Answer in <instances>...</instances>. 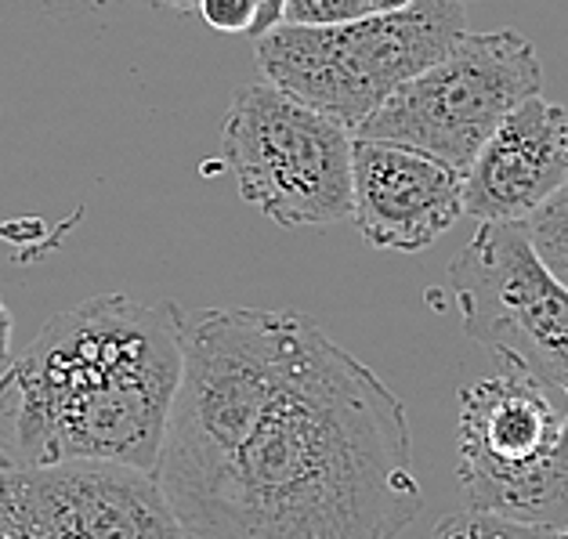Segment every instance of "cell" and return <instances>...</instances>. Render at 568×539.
I'll return each mask as SVG.
<instances>
[{"instance_id": "10", "label": "cell", "mask_w": 568, "mask_h": 539, "mask_svg": "<svg viewBox=\"0 0 568 539\" xmlns=\"http://www.w3.org/2000/svg\"><path fill=\"white\" fill-rule=\"evenodd\" d=\"M568 182V113L547 99L510 109L464 174V214L521 221Z\"/></svg>"}, {"instance_id": "8", "label": "cell", "mask_w": 568, "mask_h": 539, "mask_svg": "<svg viewBox=\"0 0 568 539\" xmlns=\"http://www.w3.org/2000/svg\"><path fill=\"white\" fill-rule=\"evenodd\" d=\"M0 539H189L152 471L109 460L0 467Z\"/></svg>"}, {"instance_id": "18", "label": "cell", "mask_w": 568, "mask_h": 539, "mask_svg": "<svg viewBox=\"0 0 568 539\" xmlns=\"http://www.w3.org/2000/svg\"><path fill=\"white\" fill-rule=\"evenodd\" d=\"M168 8H174V11H196L200 8V0H163Z\"/></svg>"}, {"instance_id": "5", "label": "cell", "mask_w": 568, "mask_h": 539, "mask_svg": "<svg viewBox=\"0 0 568 539\" xmlns=\"http://www.w3.org/2000/svg\"><path fill=\"white\" fill-rule=\"evenodd\" d=\"M544 65L515 30L464 33L449 54L402 84L355 138L417 149L467 174L510 109L539 94Z\"/></svg>"}, {"instance_id": "14", "label": "cell", "mask_w": 568, "mask_h": 539, "mask_svg": "<svg viewBox=\"0 0 568 539\" xmlns=\"http://www.w3.org/2000/svg\"><path fill=\"white\" fill-rule=\"evenodd\" d=\"M196 11L217 33H251L254 26V0H200Z\"/></svg>"}, {"instance_id": "6", "label": "cell", "mask_w": 568, "mask_h": 539, "mask_svg": "<svg viewBox=\"0 0 568 539\" xmlns=\"http://www.w3.org/2000/svg\"><path fill=\"white\" fill-rule=\"evenodd\" d=\"M464 334L504 366L568 395V286L518 221H481L449 265Z\"/></svg>"}, {"instance_id": "15", "label": "cell", "mask_w": 568, "mask_h": 539, "mask_svg": "<svg viewBox=\"0 0 568 539\" xmlns=\"http://www.w3.org/2000/svg\"><path fill=\"white\" fill-rule=\"evenodd\" d=\"M283 8L286 0H254V26L246 37H265L268 30H275V26H283Z\"/></svg>"}, {"instance_id": "11", "label": "cell", "mask_w": 568, "mask_h": 539, "mask_svg": "<svg viewBox=\"0 0 568 539\" xmlns=\"http://www.w3.org/2000/svg\"><path fill=\"white\" fill-rule=\"evenodd\" d=\"M427 539H568L561 525H539V521H518L493 515V510H460L438 521V529Z\"/></svg>"}, {"instance_id": "1", "label": "cell", "mask_w": 568, "mask_h": 539, "mask_svg": "<svg viewBox=\"0 0 568 539\" xmlns=\"http://www.w3.org/2000/svg\"><path fill=\"white\" fill-rule=\"evenodd\" d=\"M156 481L189 539H398L424 507L402 398L312 319L243 424Z\"/></svg>"}, {"instance_id": "17", "label": "cell", "mask_w": 568, "mask_h": 539, "mask_svg": "<svg viewBox=\"0 0 568 539\" xmlns=\"http://www.w3.org/2000/svg\"><path fill=\"white\" fill-rule=\"evenodd\" d=\"M369 11H402V8H409L413 0H366Z\"/></svg>"}, {"instance_id": "9", "label": "cell", "mask_w": 568, "mask_h": 539, "mask_svg": "<svg viewBox=\"0 0 568 539\" xmlns=\"http://www.w3.org/2000/svg\"><path fill=\"white\" fill-rule=\"evenodd\" d=\"M464 214V174L417 149L355 138L352 221L377 251L417 254Z\"/></svg>"}, {"instance_id": "2", "label": "cell", "mask_w": 568, "mask_h": 539, "mask_svg": "<svg viewBox=\"0 0 568 539\" xmlns=\"http://www.w3.org/2000/svg\"><path fill=\"white\" fill-rule=\"evenodd\" d=\"M185 312L102 294L59 312L0 373V467L109 460L156 475Z\"/></svg>"}, {"instance_id": "7", "label": "cell", "mask_w": 568, "mask_h": 539, "mask_svg": "<svg viewBox=\"0 0 568 539\" xmlns=\"http://www.w3.org/2000/svg\"><path fill=\"white\" fill-rule=\"evenodd\" d=\"M565 431L550 388L504 366L460 391L456 478L470 510L536 521L544 475Z\"/></svg>"}, {"instance_id": "13", "label": "cell", "mask_w": 568, "mask_h": 539, "mask_svg": "<svg viewBox=\"0 0 568 539\" xmlns=\"http://www.w3.org/2000/svg\"><path fill=\"white\" fill-rule=\"evenodd\" d=\"M373 16L366 0H286V26H341Z\"/></svg>"}, {"instance_id": "4", "label": "cell", "mask_w": 568, "mask_h": 539, "mask_svg": "<svg viewBox=\"0 0 568 539\" xmlns=\"http://www.w3.org/2000/svg\"><path fill=\"white\" fill-rule=\"evenodd\" d=\"M355 134L275 84L232 99L221 152L240 196L283 228H329L352 217Z\"/></svg>"}, {"instance_id": "19", "label": "cell", "mask_w": 568, "mask_h": 539, "mask_svg": "<svg viewBox=\"0 0 568 539\" xmlns=\"http://www.w3.org/2000/svg\"><path fill=\"white\" fill-rule=\"evenodd\" d=\"M460 4H464V0H460Z\"/></svg>"}, {"instance_id": "3", "label": "cell", "mask_w": 568, "mask_h": 539, "mask_svg": "<svg viewBox=\"0 0 568 539\" xmlns=\"http://www.w3.org/2000/svg\"><path fill=\"white\" fill-rule=\"evenodd\" d=\"M460 0H413L402 11H373L341 26H275L257 37V69L352 134L435 65L467 33Z\"/></svg>"}, {"instance_id": "16", "label": "cell", "mask_w": 568, "mask_h": 539, "mask_svg": "<svg viewBox=\"0 0 568 539\" xmlns=\"http://www.w3.org/2000/svg\"><path fill=\"white\" fill-rule=\"evenodd\" d=\"M8 352H11V312L0 301V363H8Z\"/></svg>"}, {"instance_id": "12", "label": "cell", "mask_w": 568, "mask_h": 539, "mask_svg": "<svg viewBox=\"0 0 568 539\" xmlns=\"http://www.w3.org/2000/svg\"><path fill=\"white\" fill-rule=\"evenodd\" d=\"M539 261L568 286V182L521 221Z\"/></svg>"}]
</instances>
